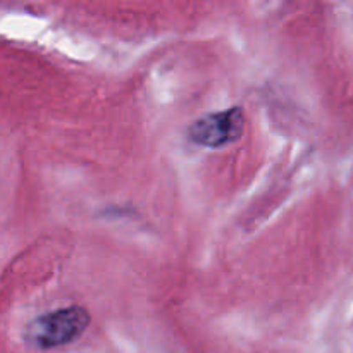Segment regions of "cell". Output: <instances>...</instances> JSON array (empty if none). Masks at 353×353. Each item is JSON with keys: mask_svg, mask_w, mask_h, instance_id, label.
Instances as JSON below:
<instances>
[{"mask_svg": "<svg viewBox=\"0 0 353 353\" xmlns=\"http://www.w3.org/2000/svg\"><path fill=\"white\" fill-rule=\"evenodd\" d=\"M245 112L241 107L205 114L193 121L188 128L192 143L203 148H221L240 140L245 133Z\"/></svg>", "mask_w": 353, "mask_h": 353, "instance_id": "2", "label": "cell"}, {"mask_svg": "<svg viewBox=\"0 0 353 353\" xmlns=\"http://www.w3.org/2000/svg\"><path fill=\"white\" fill-rule=\"evenodd\" d=\"M92 323V316L81 305L62 307L52 312L41 314L26 327L30 343L41 350L65 347L85 334Z\"/></svg>", "mask_w": 353, "mask_h": 353, "instance_id": "1", "label": "cell"}]
</instances>
